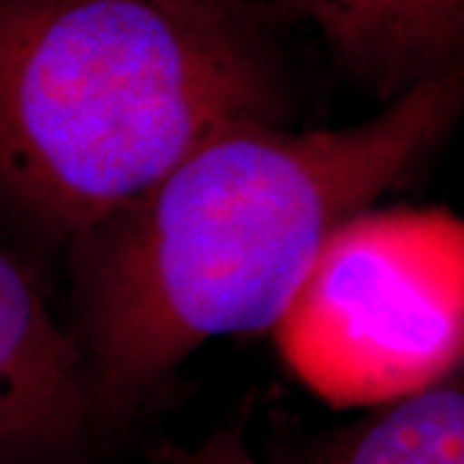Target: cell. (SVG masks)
<instances>
[{"label": "cell", "instance_id": "6da1fadb", "mask_svg": "<svg viewBox=\"0 0 464 464\" xmlns=\"http://www.w3.org/2000/svg\"><path fill=\"white\" fill-rule=\"evenodd\" d=\"M454 67L359 124L215 132L148 191L70 240L78 328L99 426L134 413L201 343L276 325L317 250L451 132Z\"/></svg>", "mask_w": 464, "mask_h": 464}, {"label": "cell", "instance_id": "7a4b0ae2", "mask_svg": "<svg viewBox=\"0 0 464 464\" xmlns=\"http://www.w3.org/2000/svg\"><path fill=\"white\" fill-rule=\"evenodd\" d=\"M243 11L188 0H0V197L72 240L240 121H279Z\"/></svg>", "mask_w": 464, "mask_h": 464}, {"label": "cell", "instance_id": "3957f363", "mask_svg": "<svg viewBox=\"0 0 464 464\" xmlns=\"http://www.w3.org/2000/svg\"><path fill=\"white\" fill-rule=\"evenodd\" d=\"M271 335L286 369L333 408H377L459 374L464 222L444 207L351 215Z\"/></svg>", "mask_w": 464, "mask_h": 464}, {"label": "cell", "instance_id": "277c9868", "mask_svg": "<svg viewBox=\"0 0 464 464\" xmlns=\"http://www.w3.org/2000/svg\"><path fill=\"white\" fill-rule=\"evenodd\" d=\"M99 429L83 351L0 243V464H60Z\"/></svg>", "mask_w": 464, "mask_h": 464}, {"label": "cell", "instance_id": "5b68a950", "mask_svg": "<svg viewBox=\"0 0 464 464\" xmlns=\"http://www.w3.org/2000/svg\"><path fill=\"white\" fill-rule=\"evenodd\" d=\"M348 63L387 91L451 67L464 0H292Z\"/></svg>", "mask_w": 464, "mask_h": 464}, {"label": "cell", "instance_id": "8992f818", "mask_svg": "<svg viewBox=\"0 0 464 464\" xmlns=\"http://www.w3.org/2000/svg\"><path fill=\"white\" fill-rule=\"evenodd\" d=\"M317 464H464L462 374L372 408L320 451Z\"/></svg>", "mask_w": 464, "mask_h": 464}, {"label": "cell", "instance_id": "52a82bcc", "mask_svg": "<svg viewBox=\"0 0 464 464\" xmlns=\"http://www.w3.org/2000/svg\"><path fill=\"white\" fill-rule=\"evenodd\" d=\"M166 464H261L253 454L246 433L235 426L217 429L204 436L197 447L179 451Z\"/></svg>", "mask_w": 464, "mask_h": 464}, {"label": "cell", "instance_id": "ba28073f", "mask_svg": "<svg viewBox=\"0 0 464 464\" xmlns=\"http://www.w3.org/2000/svg\"><path fill=\"white\" fill-rule=\"evenodd\" d=\"M188 3H207V5H222V8L240 11V0H188Z\"/></svg>", "mask_w": 464, "mask_h": 464}]
</instances>
